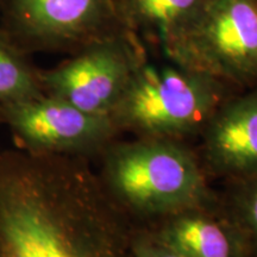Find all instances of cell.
Masks as SVG:
<instances>
[{
    "label": "cell",
    "mask_w": 257,
    "mask_h": 257,
    "mask_svg": "<svg viewBox=\"0 0 257 257\" xmlns=\"http://www.w3.org/2000/svg\"><path fill=\"white\" fill-rule=\"evenodd\" d=\"M41 94L40 69L0 31V105Z\"/></svg>",
    "instance_id": "11"
},
{
    "label": "cell",
    "mask_w": 257,
    "mask_h": 257,
    "mask_svg": "<svg viewBox=\"0 0 257 257\" xmlns=\"http://www.w3.org/2000/svg\"><path fill=\"white\" fill-rule=\"evenodd\" d=\"M237 89L206 74L168 62H144L135 72L111 118L150 135H176L207 124Z\"/></svg>",
    "instance_id": "2"
},
{
    "label": "cell",
    "mask_w": 257,
    "mask_h": 257,
    "mask_svg": "<svg viewBox=\"0 0 257 257\" xmlns=\"http://www.w3.org/2000/svg\"><path fill=\"white\" fill-rule=\"evenodd\" d=\"M0 257H134L83 157L0 150Z\"/></svg>",
    "instance_id": "1"
},
{
    "label": "cell",
    "mask_w": 257,
    "mask_h": 257,
    "mask_svg": "<svg viewBox=\"0 0 257 257\" xmlns=\"http://www.w3.org/2000/svg\"><path fill=\"white\" fill-rule=\"evenodd\" d=\"M0 2H2V0H0Z\"/></svg>",
    "instance_id": "15"
},
{
    "label": "cell",
    "mask_w": 257,
    "mask_h": 257,
    "mask_svg": "<svg viewBox=\"0 0 257 257\" xmlns=\"http://www.w3.org/2000/svg\"><path fill=\"white\" fill-rule=\"evenodd\" d=\"M99 179L113 197L153 213L186 210L205 193L194 157L161 138L112 148L105 154Z\"/></svg>",
    "instance_id": "3"
},
{
    "label": "cell",
    "mask_w": 257,
    "mask_h": 257,
    "mask_svg": "<svg viewBox=\"0 0 257 257\" xmlns=\"http://www.w3.org/2000/svg\"><path fill=\"white\" fill-rule=\"evenodd\" d=\"M234 193L236 223L249 240L252 257H257V175L238 180Z\"/></svg>",
    "instance_id": "12"
},
{
    "label": "cell",
    "mask_w": 257,
    "mask_h": 257,
    "mask_svg": "<svg viewBox=\"0 0 257 257\" xmlns=\"http://www.w3.org/2000/svg\"><path fill=\"white\" fill-rule=\"evenodd\" d=\"M131 251L134 257H186L176 249L162 242L159 237L135 239L131 243Z\"/></svg>",
    "instance_id": "13"
},
{
    "label": "cell",
    "mask_w": 257,
    "mask_h": 257,
    "mask_svg": "<svg viewBox=\"0 0 257 257\" xmlns=\"http://www.w3.org/2000/svg\"><path fill=\"white\" fill-rule=\"evenodd\" d=\"M207 124L212 165L237 180L257 175V85L227 98Z\"/></svg>",
    "instance_id": "8"
},
{
    "label": "cell",
    "mask_w": 257,
    "mask_h": 257,
    "mask_svg": "<svg viewBox=\"0 0 257 257\" xmlns=\"http://www.w3.org/2000/svg\"><path fill=\"white\" fill-rule=\"evenodd\" d=\"M211 0H118L128 31L161 49L195 22Z\"/></svg>",
    "instance_id": "10"
},
{
    "label": "cell",
    "mask_w": 257,
    "mask_h": 257,
    "mask_svg": "<svg viewBox=\"0 0 257 257\" xmlns=\"http://www.w3.org/2000/svg\"><path fill=\"white\" fill-rule=\"evenodd\" d=\"M144 61L142 41L120 32L80 48L54 68L40 69L41 87L79 110L111 117Z\"/></svg>",
    "instance_id": "6"
},
{
    "label": "cell",
    "mask_w": 257,
    "mask_h": 257,
    "mask_svg": "<svg viewBox=\"0 0 257 257\" xmlns=\"http://www.w3.org/2000/svg\"><path fill=\"white\" fill-rule=\"evenodd\" d=\"M255 4H256V8H257V0H255Z\"/></svg>",
    "instance_id": "14"
},
{
    "label": "cell",
    "mask_w": 257,
    "mask_h": 257,
    "mask_svg": "<svg viewBox=\"0 0 257 257\" xmlns=\"http://www.w3.org/2000/svg\"><path fill=\"white\" fill-rule=\"evenodd\" d=\"M0 124L21 149L79 157L106 146L117 126L108 115L87 113L44 93L0 105Z\"/></svg>",
    "instance_id": "7"
},
{
    "label": "cell",
    "mask_w": 257,
    "mask_h": 257,
    "mask_svg": "<svg viewBox=\"0 0 257 257\" xmlns=\"http://www.w3.org/2000/svg\"><path fill=\"white\" fill-rule=\"evenodd\" d=\"M169 62L237 91L257 85L255 0H211L181 34L162 48Z\"/></svg>",
    "instance_id": "4"
},
{
    "label": "cell",
    "mask_w": 257,
    "mask_h": 257,
    "mask_svg": "<svg viewBox=\"0 0 257 257\" xmlns=\"http://www.w3.org/2000/svg\"><path fill=\"white\" fill-rule=\"evenodd\" d=\"M0 31L30 55L73 54L92 42L128 31L118 0H2Z\"/></svg>",
    "instance_id": "5"
},
{
    "label": "cell",
    "mask_w": 257,
    "mask_h": 257,
    "mask_svg": "<svg viewBox=\"0 0 257 257\" xmlns=\"http://www.w3.org/2000/svg\"><path fill=\"white\" fill-rule=\"evenodd\" d=\"M157 237L186 257H252L238 224H221L200 214L174 218Z\"/></svg>",
    "instance_id": "9"
}]
</instances>
